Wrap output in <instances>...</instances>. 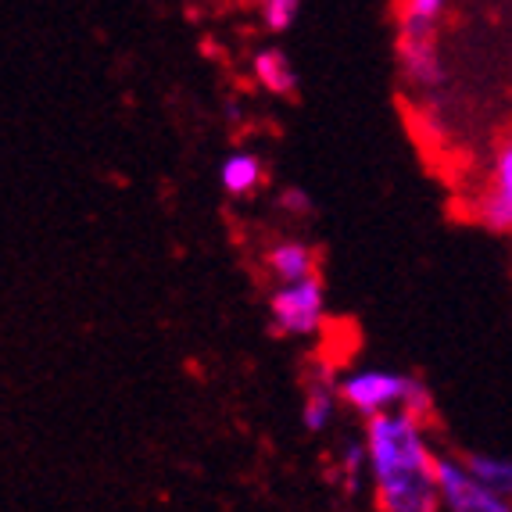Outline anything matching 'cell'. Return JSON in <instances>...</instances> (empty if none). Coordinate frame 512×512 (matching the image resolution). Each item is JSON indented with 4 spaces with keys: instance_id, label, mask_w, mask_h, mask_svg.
Wrapping results in <instances>:
<instances>
[{
    "instance_id": "6da1fadb",
    "label": "cell",
    "mask_w": 512,
    "mask_h": 512,
    "mask_svg": "<svg viewBox=\"0 0 512 512\" xmlns=\"http://www.w3.org/2000/svg\"><path fill=\"white\" fill-rule=\"evenodd\" d=\"M369 473H373L380 512H441L437 455L430 452L423 419L409 412L369 419L366 423Z\"/></svg>"
},
{
    "instance_id": "7a4b0ae2",
    "label": "cell",
    "mask_w": 512,
    "mask_h": 512,
    "mask_svg": "<svg viewBox=\"0 0 512 512\" xmlns=\"http://www.w3.org/2000/svg\"><path fill=\"white\" fill-rule=\"evenodd\" d=\"M337 394L355 416L380 419L391 412H409L423 419L430 412V394L409 373H391V369H355V373L337 380Z\"/></svg>"
},
{
    "instance_id": "3957f363",
    "label": "cell",
    "mask_w": 512,
    "mask_h": 512,
    "mask_svg": "<svg viewBox=\"0 0 512 512\" xmlns=\"http://www.w3.org/2000/svg\"><path fill=\"white\" fill-rule=\"evenodd\" d=\"M444 0H402L398 15V69L412 86H437L444 79L441 54H437V29L444 22Z\"/></svg>"
},
{
    "instance_id": "277c9868",
    "label": "cell",
    "mask_w": 512,
    "mask_h": 512,
    "mask_svg": "<svg viewBox=\"0 0 512 512\" xmlns=\"http://www.w3.org/2000/svg\"><path fill=\"white\" fill-rule=\"evenodd\" d=\"M269 319L273 330L283 337H312L326 319V287L323 280L294 283V287H276L269 298Z\"/></svg>"
},
{
    "instance_id": "5b68a950",
    "label": "cell",
    "mask_w": 512,
    "mask_h": 512,
    "mask_svg": "<svg viewBox=\"0 0 512 512\" xmlns=\"http://www.w3.org/2000/svg\"><path fill=\"white\" fill-rule=\"evenodd\" d=\"M437 487H441L444 512H512V502L480 487L473 473L462 466V459L452 455H437Z\"/></svg>"
},
{
    "instance_id": "8992f818",
    "label": "cell",
    "mask_w": 512,
    "mask_h": 512,
    "mask_svg": "<svg viewBox=\"0 0 512 512\" xmlns=\"http://www.w3.org/2000/svg\"><path fill=\"white\" fill-rule=\"evenodd\" d=\"M477 215L487 230L512 233V137L498 147L491 187H487V194L480 197Z\"/></svg>"
},
{
    "instance_id": "52a82bcc",
    "label": "cell",
    "mask_w": 512,
    "mask_h": 512,
    "mask_svg": "<svg viewBox=\"0 0 512 512\" xmlns=\"http://www.w3.org/2000/svg\"><path fill=\"white\" fill-rule=\"evenodd\" d=\"M265 262H269V273H273V280L280 287H294V283H308L319 276L316 251L308 248V244H301V240H280V244H273Z\"/></svg>"
},
{
    "instance_id": "ba28073f",
    "label": "cell",
    "mask_w": 512,
    "mask_h": 512,
    "mask_svg": "<svg viewBox=\"0 0 512 512\" xmlns=\"http://www.w3.org/2000/svg\"><path fill=\"white\" fill-rule=\"evenodd\" d=\"M251 72H255L258 86L276 97H291L294 90H298V72H294L291 58L283 51H276V47L258 51L255 58H251Z\"/></svg>"
},
{
    "instance_id": "9c48e42d",
    "label": "cell",
    "mask_w": 512,
    "mask_h": 512,
    "mask_svg": "<svg viewBox=\"0 0 512 512\" xmlns=\"http://www.w3.org/2000/svg\"><path fill=\"white\" fill-rule=\"evenodd\" d=\"M337 402H341V394H337V380L319 376V380L308 384L305 405H301V423H305L308 434H323V430L330 427L333 412H337Z\"/></svg>"
},
{
    "instance_id": "30bf717a",
    "label": "cell",
    "mask_w": 512,
    "mask_h": 512,
    "mask_svg": "<svg viewBox=\"0 0 512 512\" xmlns=\"http://www.w3.org/2000/svg\"><path fill=\"white\" fill-rule=\"evenodd\" d=\"M462 466L473 473L480 487L495 491L498 498L512 502V459H502V455H484V452H466L462 455Z\"/></svg>"
},
{
    "instance_id": "8fae6325",
    "label": "cell",
    "mask_w": 512,
    "mask_h": 512,
    "mask_svg": "<svg viewBox=\"0 0 512 512\" xmlns=\"http://www.w3.org/2000/svg\"><path fill=\"white\" fill-rule=\"evenodd\" d=\"M262 158L251 151H233L219 169V183L226 187V194L233 197H244V194H255L262 187Z\"/></svg>"
},
{
    "instance_id": "7c38bea8",
    "label": "cell",
    "mask_w": 512,
    "mask_h": 512,
    "mask_svg": "<svg viewBox=\"0 0 512 512\" xmlns=\"http://www.w3.org/2000/svg\"><path fill=\"white\" fill-rule=\"evenodd\" d=\"M366 466H369V448L366 441H344L341 452H337V480L344 484L348 495H355L366 480Z\"/></svg>"
},
{
    "instance_id": "4fadbf2b",
    "label": "cell",
    "mask_w": 512,
    "mask_h": 512,
    "mask_svg": "<svg viewBox=\"0 0 512 512\" xmlns=\"http://www.w3.org/2000/svg\"><path fill=\"white\" fill-rule=\"evenodd\" d=\"M258 11H262V26L269 29V33H287V29L298 22L301 4L298 0H265Z\"/></svg>"
},
{
    "instance_id": "5bb4252c",
    "label": "cell",
    "mask_w": 512,
    "mask_h": 512,
    "mask_svg": "<svg viewBox=\"0 0 512 512\" xmlns=\"http://www.w3.org/2000/svg\"><path fill=\"white\" fill-rule=\"evenodd\" d=\"M283 205H287V208H298V212H305L308 201L298 194V190H287V194H283Z\"/></svg>"
}]
</instances>
